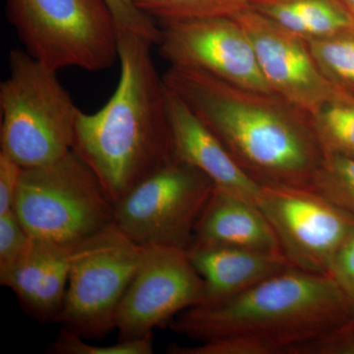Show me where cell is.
<instances>
[{
    "instance_id": "6da1fadb",
    "label": "cell",
    "mask_w": 354,
    "mask_h": 354,
    "mask_svg": "<svg viewBox=\"0 0 354 354\" xmlns=\"http://www.w3.org/2000/svg\"><path fill=\"white\" fill-rule=\"evenodd\" d=\"M162 79L261 187L311 188L325 155L308 111L199 70L171 66Z\"/></svg>"
},
{
    "instance_id": "7a4b0ae2",
    "label": "cell",
    "mask_w": 354,
    "mask_h": 354,
    "mask_svg": "<svg viewBox=\"0 0 354 354\" xmlns=\"http://www.w3.org/2000/svg\"><path fill=\"white\" fill-rule=\"evenodd\" d=\"M153 46L118 31V87L100 111L77 118L73 151L113 204L176 158L167 88L153 64Z\"/></svg>"
},
{
    "instance_id": "3957f363",
    "label": "cell",
    "mask_w": 354,
    "mask_h": 354,
    "mask_svg": "<svg viewBox=\"0 0 354 354\" xmlns=\"http://www.w3.org/2000/svg\"><path fill=\"white\" fill-rule=\"evenodd\" d=\"M353 315L334 279L291 268L234 297L181 312L171 327L199 342L225 337L257 339L288 354Z\"/></svg>"
},
{
    "instance_id": "277c9868",
    "label": "cell",
    "mask_w": 354,
    "mask_h": 354,
    "mask_svg": "<svg viewBox=\"0 0 354 354\" xmlns=\"http://www.w3.org/2000/svg\"><path fill=\"white\" fill-rule=\"evenodd\" d=\"M9 75L0 84V152L23 169L50 164L73 150L80 109L57 72L13 48Z\"/></svg>"
},
{
    "instance_id": "5b68a950",
    "label": "cell",
    "mask_w": 354,
    "mask_h": 354,
    "mask_svg": "<svg viewBox=\"0 0 354 354\" xmlns=\"http://www.w3.org/2000/svg\"><path fill=\"white\" fill-rule=\"evenodd\" d=\"M30 236L80 243L113 225L114 204L73 150L50 164L23 169L14 200Z\"/></svg>"
},
{
    "instance_id": "8992f818",
    "label": "cell",
    "mask_w": 354,
    "mask_h": 354,
    "mask_svg": "<svg viewBox=\"0 0 354 354\" xmlns=\"http://www.w3.org/2000/svg\"><path fill=\"white\" fill-rule=\"evenodd\" d=\"M25 50L46 68H111L120 58L118 27L104 0H6Z\"/></svg>"
},
{
    "instance_id": "52a82bcc",
    "label": "cell",
    "mask_w": 354,
    "mask_h": 354,
    "mask_svg": "<svg viewBox=\"0 0 354 354\" xmlns=\"http://www.w3.org/2000/svg\"><path fill=\"white\" fill-rule=\"evenodd\" d=\"M215 184L174 158L114 204V225L142 247L187 250Z\"/></svg>"
},
{
    "instance_id": "ba28073f",
    "label": "cell",
    "mask_w": 354,
    "mask_h": 354,
    "mask_svg": "<svg viewBox=\"0 0 354 354\" xmlns=\"http://www.w3.org/2000/svg\"><path fill=\"white\" fill-rule=\"evenodd\" d=\"M138 245L114 225L83 244L77 254L55 322L84 339H102L116 330V314L143 260Z\"/></svg>"
},
{
    "instance_id": "9c48e42d",
    "label": "cell",
    "mask_w": 354,
    "mask_h": 354,
    "mask_svg": "<svg viewBox=\"0 0 354 354\" xmlns=\"http://www.w3.org/2000/svg\"><path fill=\"white\" fill-rule=\"evenodd\" d=\"M258 207L297 269L328 274L354 232V218L311 188L262 187Z\"/></svg>"
},
{
    "instance_id": "30bf717a",
    "label": "cell",
    "mask_w": 354,
    "mask_h": 354,
    "mask_svg": "<svg viewBox=\"0 0 354 354\" xmlns=\"http://www.w3.org/2000/svg\"><path fill=\"white\" fill-rule=\"evenodd\" d=\"M204 299V281L187 250L145 247L141 265L116 314L120 341L153 335L156 328Z\"/></svg>"
},
{
    "instance_id": "8fae6325",
    "label": "cell",
    "mask_w": 354,
    "mask_h": 354,
    "mask_svg": "<svg viewBox=\"0 0 354 354\" xmlns=\"http://www.w3.org/2000/svg\"><path fill=\"white\" fill-rule=\"evenodd\" d=\"M158 26L160 38L156 46L171 66L199 70L241 87L272 92L261 73L251 39L234 17Z\"/></svg>"
},
{
    "instance_id": "7c38bea8",
    "label": "cell",
    "mask_w": 354,
    "mask_h": 354,
    "mask_svg": "<svg viewBox=\"0 0 354 354\" xmlns=\"http://www.w3.org/2000/svg\"><path fill=\"white\" fill-rule=\"evenodd\" d=\"M232 17L248 34L261 73L274 94L309 113L332 100L348 97L321 73L304 39L251 7Z\"/></svg>"
},
{
    "instance_id": "4fadbf2b",
    "label": "cell",
    "mask_w": 354,
    "mask_h": 354,
    "mask_svg": "<svg viewBox=\"0 0 354 354\" xmlns=\"http://www.w3.org/2000/svg\"><path fill=\"white\" fill-rule=\"evenodd\" d=\"M86 241L66 244L31 237L19 261L0 283L15 293L32 318L55 322L64 307L72 265Z\"/></svg>"
},
{
    "instance_id": "5bb4252c",
    "label": "cell",
    "mask_w": 354,
    "mask_h": 354,
    "mask_svg": "<svg viewBox=\"0 0 354 354\" xmlns=\"http://www.w3.org/2000/svg\"><path fill=\"white\" fill-rule=\"evenodd\" d=\"M167 88L176 158L206 174L216 187L258 205L262 187L242 171L223 144L187 104L171 88Z\"/></svg>"
},
{
    "instance_id": "9a60e30c",
    "label": "cell",
    "mask_w": 354,
    "mask_h": 354,
    "mask_svg": "<svg viewBox=\"0 0 354 354\" xmlns=\"http://www.w3.org/2000/svg\"><path fill=\"white\" fill-rule=\"evenodd\" d=\"M187 253L204 281L202 304H218L279 272L297 268L279 251L192 243Z\"/></svg>"
},
{
    "instance_id": "2e32d148",
    "label": "cell",
    "mask_w": 354,
    "mask_h": 354,
    "mask_svg": "<svg viewBox=\"0 0 354 354\" xmlns=\"http://www.w3.org/2000/svg\"><path fill=\"white\" fill-rule=\"evenodd\" d=\"M192 243L281 252L258 205L216 186L198 221Z\"/></svg>"
},
{
    "instance_id": "e0dca14e",
    "label": "cell",
    "mask_w": 354,
    "mask_h": 354,
    "mask_svg": "<svg viewBox=\"0 0 354 354\" xmlns=\"http://www.w3.org/2000/svg\"><path fill=\"white\" fill-rule=\"evenodd\" d=\"M251 8L304 39H322L354 28L334 0H254Z\"/></svg>"
},
{
    "instance_id": "ac0fdd59",
    "label": "cell",
    "mask_w": 354,
    "mask_h": 354,
    "mask_svg": "<svg viewBox=\"0 0 354 354\" xmlns=\"http://www.w3.org/2000/svg\"><path fill=\"white\" fill-rule=\"evenodd\" d=\"M324 155L354 158V99L339 97L310 113Z\"/></svg>"
},
{
    "instance_id": "d6986e66",
    "label": "cell",
    "mask_w": 354,
    "mask_h": 354,
    "mask_svg": "<svg viewBox=\"0 0 354 354\" xmlns=\"http://www.w3.org/2000/svg\"><path fill=\"white\" fill-rule=\"evenodd\" d=\"M306 43L321 73L337 90L354 99V28Z\"/></svg>"
},
{
    "instance_id": "ffe728a7",
    "label": "cell",
    "mask_w": 354,
    "mask_h": 354,
    "mask_svg": "<svg viewBox=\"0 0 354 354\" xmlns=\"http://www.w3.org/2000/svg\"><path fill=\"white\" fill-rule=\"evenodd\" d=\"M158 25L176 21L232 17L249 8L254 0H133Z\"/></svg>"
},
{
    "instance_id": "44dd1931",
    "label": "cell",
    "mask_w": 354,
    "mask_h": 354,
    "mask_svg": "<svg viewBox=\"0 0 354 354\" xmlns=\"http://www.w3.org/2000/svg\"><path fill=\"white\" fill-rule=\"evenodd\" d=\"M311 189L354 218V158L325 156Z\"/></svg>"
},
{
    "instance_id": "7402d4cb",
    "label": "cell",
    "mask_w": 354,
    "mask_h": 354,
    "mask_svg": "<svg viewBox=\"0 0 354 354\" xmlns=\"http://www.w3.org/2000/svg\"><path fill=\"white\" fill-rule=\"evenodd\" d=\"M48 351L57 354H152L153 335L118 341L111 346H94L84 342L81 335L62 329Z\"/></svg>"
},
{
    "instance_id": "603a6c76",
    "label": "cell",
    "mask_w": 354,
    "mask_h": 354,
    "mask_svg": "<svg viewBox=\"0 0 354 354\" xmlns=\"http://www.w3.org/2000/svg\"><path fill=\"white\" fill-rule=\"evenodd\" d=\"M30 239L13 209L0 215V279L6 278L19 261Z\"/></svg>"
},
{
    "instance_id": "cb8c5ba5",
    "label": "cell",
    "mask_w": 354,
    "mask_h": 354,
    "mask_svg": "<svg viewBox=\"0 0 354 354\" xmlns=\"http://www.w3.org/2000/svg\"><path fill=\"white\" fill-rule=\"evenodd\" d=\"M171 354H281L271 344L242 337H225L202 342L194 346L171 344Z\"/></svg>"
},
{
    "instance_id": "d4e9b609",
    "label": "cell",
    "mask_w": 354,
    "mask_h": 354,
    "mask_svg": "<svg viewBox=\"0 0 354 354\" xmlns=\"http://www.w3.org/2000/svg\"><path fill=\"white\" fill-rule=\"evenodd\" d=\"M113 14L118 31H128L148 39L155 46L160 38V26L142 12L133 0H104Z\"/></svg>"
},
{
    "instance_id": "484cf974",
    "label": "cell",
    "mask_w": 354,
    "mask_h": 354,
    "mask_svg": "<svg viewBox=\"0 0 354 354\" xmlns=\"http://www.w3.org/2000/svg\"><path fill=\"white\" fill-rule=\"evenodd\" d=\"M288 354H354V314L322 337L291 348Z\"/></svg>"
},
{
    "instance_id": "4316f807",
    "label": "cell",
    "mask_w": 354,
    "mask_h": 354,
    "mask_svg": "<svg viewBox=\"0 0 354 354\" xmlns=\"http://www.w3.org/2000/svg\"><path fill=\"white\" fill-rule=\"evenodd\" d=\"M329 276L339 286L354 314V232L335 256Z\"/></svg>"
},
{
    "instance_id": "83f0119b",
    "label": "cell",
    "mask_w": 354,
    "mask_h": 354,
    "mask_svg": "<svg viewBox=\"0 0 354 354\" xmlns=\"http://www.w3.org/2000/svg\"><path fill=\"white\" fill-rule=\"evenodd\" d=\"M23 167L0 152V215L12 211Z\"/></svg>"
},
{
    "instance_id": "f1b7e54d",
    "label": "cell",
    "mask_w": 354,
    "mask_h": 354,
    "mask_svg": "<svg viewBox=\"0 0 354 354\" xmlns=\"http://www.w3.org/2000/svg\"><path fill=\"white\" fill-rule=\"evenodd\" d=\"M354 22V0H334Z\"/></svg>"
}]
</instances>
